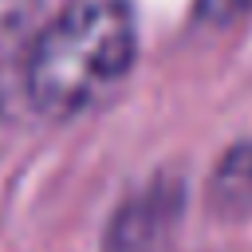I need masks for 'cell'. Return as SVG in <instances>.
Listing matches in <instances>:
<instances>
[{"instance_id":"obj_5","label":"cell","mask_w":252,"mask_h":252,"mask_svg":"<svg viewBox=\"0 0 252 252\" xmlns=\"http://www.w3.org/2000/svg\"><path fill=\"white\" fill-rule=\"evenodd\" d=\"M244 16H252V0H197V20L213 28H228Z\"/></svg>"},{"instance_id":"obj_4","label":"cell","mask_w":252,"mask_h":252,"mask_svg":"<svg viewBox=\"0 0 252 252\" xmlns=\"http://www.w3.org/2000/svg\"><path fill=\"white\" fill-rule=\"evenodd\" d=\"M39 0H0V63L32 39V20H35Z\"/></svg>"},{"instance_id":"obj_1","label":"cell","mask_w":252,"mask_h":252,"mask_svg":"<svg viewBox=\"0 0 252 252\" xmlns=\"http://www.w3.org/2000/svg\"><path fill=\"white\" fill-rule=\"evenodd\" d=\"M134 59L138 20L130 0H67L28 39V102L51 122L83 118L130 79Z\"/></svg>"},{"instance_id":"obj_3","label":"cell","mask_w":252,"mask_h":252,"mask_svg":"<svg viewBox=\"0 0 252 252\" xmlns=\"http://www.w3.org/2000/svg\"><path fill=\"white\" fill-rule=\"evenodd\" d=\"M205 205L217 220H252V142H232L209 173Z\"/></svg>"},{"instance_id":"obj_2","label":"cell","mask_w":252,"mask_h":252,"mask_svg":"<svg viewBox=\"0 0 252 252\" xmlns=\"http://www.w3.org/2000/svg\"><path fill=\"white\" fill-rule=\"evenodd\" d=\"M181 209H185L181 177H169V173L154 177L134 197H126L122 209L114 213L106 228V252H158L177 228Z\"/></svg>"}]
</instances>
